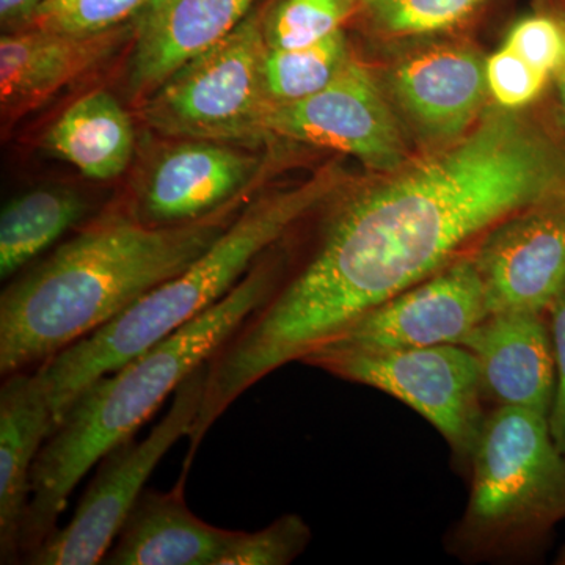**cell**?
I'll return each mask as SVG.
<instances>
[{
	"label": "cell",
	"instance_id": "obj_1",
	"mask_svg": "<svg viewBox=\"0 0 565 565\" xmlns=\"http://www.w3.org/2000/svg\"><path fill=\"white\" fill-rule=\"evenodd\" d=\"M565 193V139L519 110L487 111L463 137L341 191L313 253L207 362L199 423L356 318L440 273L509 215Z\"/></svg>",
	"mask_w": 565,
	"mask_h": 565
},
{
	"label": "cell",
	"instance_id": "obj_2",
	"mask_svg": "<svg viewBox=\"0 0 565 565\" xmlns=\"http://www.w3.org/2000/svg\"><path fill=\"white\" fill-rule=\"evenodd\" d=\"M256 192L200 221L156 226L111 207L14 275L0 297V374L36 370L182 273Z\"/></svg>",
	"mask_w": 565,
	"mask_h": 565
},
{
	"label": "cell",
	"instance_id": "obj_3",
	"mask_svg": "<svg viewBox=\"0 0 565 565\" xmlns=\"http://www.w3.org/2000/svg\"><path fill=\"white\" fill-rule=\"evenodd\" d=\"M281 270L274 245L221 302L74 397L33 468L21 564L58 527L82 478L115 446L132 438L193 371L221 351L269 299Z\"/></svg>",
	"mask_w": 565,
	"mask_h": 565
},
{
	"label": "cell",
	"instance_id": "obj_4",
	"mask_svg": "<svg viewBox=\"0 0 565 565\" xmlns=\"http://www.w3.org/2000/svg\"><path fill=\"white\" fill-rule=\"evenodd\" d=\"M345 185L337 162L282 191L259 193L195 262L156 286L114 321L36 367L55 423L74 397L161 343L185 323L221 302L259 258L297 223L332 200Z\"/></svg>",
	"mask_w": 565,
	"mask_h": 565
},
{
	"label": "cell",
	"instance_id": "obj_5",
	"mask_svg": "<svg viewBox=\"0 0 565 565\" xmlns=\"http://www.w3.org/2000/svg\"><path fill=\"white\" fill-rule=\"evenodd\" d=\"M470 467V498L448 544L462 559L523 556L565 520V456L545 415L494 407Z\"/></svg>",
	"mask_w": 565,
	"mask_h": 565
},
{
	"label": "cell",
	"instance_id": "obj_6",
	"mask_svg": "<svg viewBox=\"0 0 565 565\" xmlns=\"http://www.w3.org/2000/svg\"><path fill=\"white\" fill-rule=\"evenodd\" d=\"M263 17L248 14L230 35L174 71L141 104L154 131L184 140L263 139L270 103L264 87Z\"/></svg>",
	"mask_w": 565,
	"mask_h": 565
},
{
	"label": "cell",
	"instance_id": "obj_7",
	"mask_svg": "<svg viewBox=\"0 0 565 565\" xmlns=\"http://www.w3.org/2000/svg\"><path fill=\"white\" fill-rule=\"evenodd\" d=\"M300 362L396 397L433 424L462 467L470 465L489 412L478 360L463 345L367 351L326 343Z\"/></svg>",
	"mask_w": 565,
	"mask_h": 565
},
{
	"label": "cell",
	"instance_id": "obj_8",
	"mask_svg": "<svg viewBox=\"0 0 565 565\" xmlns=\"http://www.w3.org/2000/svg\"><path fill=\"white\" fill-rule=\"evenodd\" d=\"M206 374L207 363L178 386L170 411L147 437L141 440L129 438L99 460L95 478L82 494L70 522L55 527L54 533L22 564L103 563L162 457L182 437H191L203 404Z\"/></svg>",
	"mask_w": 565,
	"mask_h": 565
},
{
	"label": "cell",
	"instance_id": "obj_9",
	"mask_svg": "<svg viewBox=\"0 0 565 565\" xmlns=\"http://www.w3.org/2000/svg\"><path fill=\"white\" fill-rule=\"evenodd\" d=\"M269 137L344 152L370 169L390 173L407 159L403 137L373 73L352 57L316 95L270 104L263 122V139Z\"/></svg>",
	"mask_w": 565,
	"mask_h": 565
},
{
	"label": "cell",
	"instance_id": "obj_10",
	"mask_svg": "<svg viewBox=\"0 0 565 565\" xmlns=\"http://www.w3.org/2000/svg\"><path fill=\"white\" fill-rule=\"evenodd\" d=\"M489 315L470 252L366 311L326 343L367 351L462 344Z\"/></svg>",
	"mask_w": 565,
	"mask_h": 565
},
{
	"label": "cell",
	"instance_id": "obj_11",
	"mask_svg": "<svg viewBox=\"0 0 565 565\" xmlns=\"http://www.w3.org/2000/svg\"><path fill=\"white\" fill-rule=\"evenodd\" d=\"M473 259L489 313H546L565 286V193L509 215Z\"/></svg>",
	"mask_w": 565,
	"mask_h": 565
},
{
	"label": "cell",
	"instance_id": "obj_12",
	"mask_svg": "<svg viewBox=\"0 0 565 565\" xmlns=\"http://www.w3.org/2000/svg\"><path fill=\"white\" fill-rule=\"evenodd\" d=\"M269 158L211 140H185L156 156L129 210L148 225L200 221L262 189Z\"/></svg>",
	"mask_w": 565,
	"mask_h": 565
},
{
	"label": "cell",
	"instance_id": "obj_13",
	"mask_svg": "<svg viewBox=\"0 0 565 565\" xmlns=\"http://www.w3.org/2000/svg\"><path fill=\"white\" fill-rule=\"evenodd\" d=\"M134 22L92 35L22 28L0 40L3 125L40 109L63 88L98 70L132 41Z\"/></svg>",
	"mask_w": 565,
	"mask_h": 565
},
{
	"label": "cell",
	"instance_id": "obj_14",
	"mask_svg": "<svg viewBox=\"0 0 565 565\" xmlns=\"http://www.w3.org/2000/svg\"><path fill=\"white\" fill-rule=\"evenodd\" d=\"M473 353L486 399L494 407L526 408L548 416L556 371L546 313H493L460 344Z\"/></svg>",
	"mask_w": 565,
	"mask_h": 565
},
{
	"label": "cell",
	"instance_id": "obj_15",
	"mask_svg": "<svg viewBox=\"0 0 565 565\" xmlns=\"http://www.w3.org/2000/svg\"><path fill=\"white\" fill-rule=\"evenodd\" d=\"M255 0H154L134 21L128 92L143 104L174 71L230 35Z\"/></svg>",
	"mask_w": 565,
	"mask_h": 565
},
{
	"label": "cell",
	"instance_id": "obj_16",
	"mask_svg": "<svg viewBox=\"0 0 565 565\" xmlns=\"http://www.w3.org/2000/svg\"><path fill=\"white\" fill-rule=\"evenodd\" d=\"M393 92L424 137L455 141L476 125L489 88L486 62L462 46H438L399 63Z\"/></svg>",
	"mask_w": 565,
	"mask_h": 565
},
{
	"label": "cell",
	"instance_id": "obj_17",
	"mask_svg": "<svg viewBox=\"0 0 565 565\" xmlns=\"http://www.w3.org/2000/svg\"><path fill=\"white\" fill-rule=\"evenodd\" d=\"M55 426L35 370L3 377L0 390V563L21 564L32 476Z\"/></svg>",
	"mask_w": 565,
	"mask_h": 565
},
{
	"label": "cell",
	"instance_id": "obj_18",
	"mask_svg": "<svg viewBox=\"0 0 565 565\" xmlns=\"http://www.w3.org/2000/svg\"><path fill=\"white\" fill-rule=\"evenodd\" d=\"M184 481L170 492L145 489L126 516L104 565H218L234 531L199 519L184 498Z\"/></svg>",
	"mask_w": 565,
	"mask_h": 565
},
{
	"label": "cell",
	"instance_id": "obj_19",
	"mask_svg": "<svg viewBox=\"0 0 565 565\" xmlns=\"http://www.w3.org/2000/svg\"><path fill=\"white\" fill-rule=\"evenodd\" d=\"M44 148L84 177L109 181L128 170L136 147L131 117L111 93L95 90L71 104L43 139Z\"/></svg>",
	"mask_w": 565,
	"mask_h": 565
},
{
	"label": "cell",
	"instance_id": "obj_20",
	"mask_svg": "<svg viewBox=\"0 0 565 565\" xmlns=\"http://www.w3.org/2000/svg\"><path fill=\"white\" fill-rule=\"evenodd\" d=\"M88 215L90 203L74 189H33L11 199L0 215L2 280H10L35 263L70 230L90 222Z\"/></svg>",
	"mask_w": 565,
	"mask_h": 565
},
{
	"label": "cell",
	"instance_id": "obj_21",
	"mask_svg": "<svg viewBox=\"0 0 565 565\" xmlns=\"http://www.w3.org/2000/svg\"><path fill=\"white\" fill-rule=\"evenodd\" d=\"M351 61L343 31L318 43L264 54L263 76L267 98L273 104L300 102L326 88Z\"/></svg>",
	"mask_w": 565,
	"mask_h": 565
},
{
	"label": "cell",
	"instance_id": "obj_22",
	"mask_svg": "<svg viewBox=\"0 0 565 565\" xmlns=\"http://www.w3.org/2000/svg\"><path fill=\"white\" fill-rule=\"evenodd\" d=\"M360 0H278L263 17L264 39L273 50H294L318 43L352 17Z\"/></svg>",
	"mask_w": 565,
	"mask_h": 565
},
{
	"label": "cell",
	"instance_id": "obj_23",
	"mask_svg": "<svg viewBox=\"0 0 565 565\" xmlns=\"http://www.w3.org/2000/svg\"><path fill=\"white\" fill-rule=\"evenodd\" d=\"M484 0H360L375 28L394 36L448 31L467 20Z\"/></svg>",
	"mask_w": 565,
	"mask_h": 565
},
{
	"label": "cell",
	"instance_id": "obj_24",
	"mask_svg": "<svg viewBox=\"0 0 565 565\" xmlns=\"http://www.w3.org/2000/svg\"><path fill=\"white\" fill-rule=\"evenodd\" d=\"M154 0H44L25 28L92 35L136 21Z\"/></svg>",
	"mask_w": 565,
	"mask_h": 565
},
{
	"label": "cell",
	"instance_id": "obj_25",
	"mask_svg": "<svg viewBox=\"0 0 565 565\" xmlns=\"http://www.w3.org/2000/svg\"><path fill=\"white\" fill-rule=\"evenodd\" d=\"M311 530L302 516L286 514L255 533L234 531L218 565H286L302 555Z\"/></svg>",
	"mask_w": 565,
	"mask_h": 565
},
{
	"label": "cell",
	"instance_id": "obj_26",
	"mask_svg": "<svg viewBox=\"0 0 565 565\" xmlns=\"http://www.w3.org/2000/svg\"><path fill=\"white\" fill-rule=\"evenodd\" d=\"M487 88L505 110H520L541 98L552 77L504 44L486 61Z\"/></svg>",
	"mask_w": 565,
	"mask_h": 565
},
{
	"label": "cell",
	"instance_id": "obj_27",
	"mask_svg": "<svg viewBox=\"0 0 565 565\" xmlns=\"http://www.w3.org/2000/svg\"><path fill=\"white\" fill-rule=\"evenodd\" d=\"M505 44L553 81L565 57V20L546 14L525 18L512 29Z\"/></svg>",
	"mask_w": 565,
	"mask_h": 565
},
{
	"label": "cell",
	"instance_id": "obj_28",
	"mask_svg": "<svg viewBox=\"0 0 565 565\" xmlns=\"http://www.w3.org/2000/svg\"><path fill=\"white\" fill-rule=\"evenodd\" d=\"M546 316L552 332L556 371L555 397L546 419L553 440L565 456V286L555 302L550 305Z\"/></svg>",
	"mask_w": 565,
	"mask_h": 565
},
{
	"label": "cell",
	"instance_id": "obj_29",
	"mask_svg": "<svg viewBox=\"0 0 565 565\" xmlns=\"http://www.w3.org/2000/svg\"><path fill=\"white\" fill-rule=\"evenodd\" d=\"M44 0H0V20L10 31L25 28ZM9 31V32H10Z\"/></svg>",
	"mask_w": 565,
	"mask_h": 565
},
{
	"label": "cell",
	"instance_id": "obj_30",
	"mask_svg": "<svg viewBox=\"0 0 565 565\" xmlns=\"http://www.w3.org/2000/svg\"><path fill=\"white\" fill-rule=\"evenodd\" d=\"M552 82L555 84L557 104H559L561 117H563L565 126V57L563 65H561L559 70L556 71Z\"/></svg>",
	"mask_w": 565,
	"mask_h": 565
}]
</instances>
